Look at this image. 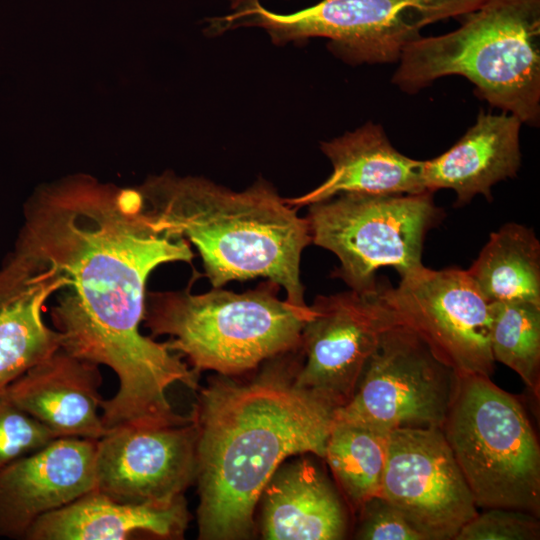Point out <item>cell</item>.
I'll list each match as a JSON object with an SVG mask.
<instances>
[{"mask_svg":"<svg viewBox=\"0 0 540 540\" xmlns=\"http://www.w3.org/2000/svg\"><path fill=\"white\" fill-rule=\"evenodd\" d=\"M17 248L64 279L50 309L61 348L105 365L118 377L103 400L105 428L186 421L168 397L175 384L198 388V375L166 342L141 332L146 284L159 266L191 263L190 243L160 228L139 188L74 175L38 188L24 209Z\"/></svg>","mask_w":540,"mask_h":540,"instance_id":"1","label":"cell"},{"mask_svg":"<svg viewBox=\"0 0 540 540\" xmlns=\"http://www.w3.org/2000/svg\"><path fill=\"white\" fill-rule=\"evenodd\" d=\"M300 362L298 348L251 378L217 374L199 391L190 415L199 539L251 538L260 496L280 465L297 455L324 458L338 406L297 385Z\"/></svg>","mask_w":540,"mask_h":540,"instance_id":"2","label":"cell"},{"mask_svg":"<svg viewBox=\"0 0 540 540\" xmlns=\"http://www.w3.org/2000/svg\"><path fill=\"white\" fill-rule=\"evenodd\" d=\"M138 188L156 224L196 247L214 288L263 277L283 288L290 304L309 308L300 277L302 252L312 243L308 222L270 182L234 191L164 172Z\"/></svg>","mask_w":540,"mask_h":540,"instance_id":"3","label":"cell"},{"mask_svg":"<svg viewBox=\"0 0 540 540\" xmlns=\"http://www.w3.org/2000/svg\"><path fill=\"white\" fill-rule=\"evenodd\" d=\"M446 34L405 47L392 83L417 93L444 76L460 75L479 97L522 124L540 118V0H484Z\"/></svg>","mask_w":540,"mask_h":540,"instance_id":"4","label":"cell"},{"mask_svg":"<svg viewBox=\"0 0 540 540\" xmlns=\"http://www.w3.org/2000/svg\"><path fill=\"white\" fill-rule=\"evenodd\" d=\"M270 280L236 293L214 288L202 294L184 290L149 292L143 325L150 336L167 335L168 347L197 373L237 376L300 347L310 314L277 293Z\"/></svg>","mask_w":540,"mask_h":540,"instance_id":"5","label":"cell"},{"mask_svg":"<svg viewBox=\"0 0 540 540\" xmlns=\"http://www.w3.org/2000/svg\"><path fill=\"white\" fill-rule=\"evenodd\" d=\"M440 429L477 507L540 516V447L518 399L488 376L457 373Z\"/></svg>","mask_w":540,"mask_h":540,"instance_id":"6","label":"cell"},{"mask_svg":"<svg viewBox=\"0 0 540 540\" xmlns=\"http://www.w3.org/2000/svg\"><path fill=\"white\" fill-rule=\"evenodd\" d=\"M484 0H321L305 9L281 14L259 0L215 17L218 33L238 27L263 28L276 45L329 39V49L351 64L398 62L428 25L458 19Z\"/></svg>","mask_w":540,"mask_h":540,"instance_id":"7","label":"cell"},{"mask_svg":"<svg viewBox=\"0 0 540 540\" xmlns=\"http://www.w3.org/2000/svg\"><path fill=\"white\" fill-rule=\"evenodd\" d=\"M433 192L340 193L308 205L311 242L335 254V276L352 290L377 289L376 271L393 267L401 277L421 268L424 240L440 217Z\"/></svg>","mask_w":540,"mask_h":540,"instance_id":"8","label":"cell"},{"mask_svg":"<svg viewBox=\"0 0 540 540\" xmlns=\"http://www.w3.org/2000/svg\"><path fill=\"white\" fill-rule=\"evenodd\" d=\"M456 382L457 372L398 323L383 334L352 398L338 407L335 419L385 433L441 428Z\"/></svg>","mask_w":540,"mask_h":540,"instance_id":"9","label":"cell"},{"mask_svg":"<svg viewBox=\"0 0 540 540\" xmlns=\"http://www.w3.org/2000/svg\"><path fill=\"white\" fill-rule=\"evenodd\" d=\"M381 295L398 323L418 335L433 354L457 373L490 377L491 303L466 270L424 265L401 277Z\"/></svg>","mask_w":540,"mask_h":540,"instance_id":"10","label":"cell"},{"mask_svg":"<svg viewBox=\"0 0 540 540\" xmlns=\"http://www.w3.org/2000/svg\"><path fill=\"white\" fill-rule=\"evenodd\" d=\"M396 324L381 285L317 296L301 332L297 385L345 405L383 334Z\"/></svg>","mask_w":540,"mask_h":540,"instance_id":"11","label":"cell"},{"mask_svg":"<svg viewBox=\"0 0 540 540\" xmlns=\"http://www.w3.org/2000/svg\"><path fill=\"white\" fill-rule=\"evenodd\" d=\"M425 540H455L477 505L440 428L388 433L381 492Z\"/></svg>","mask_w":540,"mask_h":540,"instance_id":"12","label":"cell"},{"mask_svg":"<svg viewBox=\"0 0 540 540\" xmlns=\"http://www.w3.org/2000/svg\"><path fill=\"white\" fill-rule=\"evenodd\" d=\"M96 490L124 503H166L184 496L196 477L192 420L126 425L97 440Z\"/></svg>","mask_w":540,"mask_h":540,"instance_id":"13","label":"cell"},{"mask_svg":"<svg viewBox=\"0 0 540 540\" xmlns=\"http://www.w3.org/2000/svg\"><path fill=\"white\" fill-rule=\"evenodd\" d=\"M97 440L59 437L0 472V537L21 538L40 517L96 490Z\"/></svg>","mask_w":540,"mask_h":540,"instance_id":"14","label":"cell"},{"mask_svg":"<svg viewBox=\"0 0 540 540\" xmlns=\"http://www.w3.org/2000/svg\"><path fill=\"white\" fill-rule=\"evenodd\" d=\"M64 283L49 263L17 247L0 268V393L61 348L43 313Z\"/></svg>","mask_w":540,"mask_h":540,"instance_id":"15","label":"cell"},{"mask_svg":"<svg viewBox=\"0 0 540 540\" xmlns=\"http://www.w3.org/2000/svg\"><path fill=\"white\" fill-rule=\"evenodd\" d=\"M99 365L59 348L14 380L3 393L57 438L99 440L103 425Z\"/></svg>","mask_w":540,"mask_h":540,"instance_id":"16","label":"cell"},{"mask_svg":"<svg viewBox=\"0 0 540 540\" xmlns=\"http://www.w3.org/2000/svg\"><path fill=\"white\" fill-rule=\"evenodd\" d=\"M516 116L481 111L476 122L446 152L421 163L425 191L453 190L457 204L476 195L491 199V188L514 177L521 165L520 129Z\"/></svg>","mask_w":540,"mask_h":540,"instance_id":"17","label":"cell"},{"mask_svg":"<svg viewBox=\"0 0 540 540\" xmlns=\"http://www.w3.org/2000/svg\"><path fill=\"white\" fill-rule=\"evenodd\" d=\"M330 160V176L313 190L285 201L300 208L340 193L416 194L425 192L420 160L409 158L390 143L383 128L371 122L320 143ZM430 192V191H429Z\"/></svg>","mask_w":540,"mask_h":540,"instance_id":"18","label":"cell"},{"mask_svg":"<svg viewBox=\"0 0 540 540\" xmlns=\"http://www.w3.org/2000/svg\"><path fill=\"white\" fill-rule=\"evenodd\" d=\"M259 502L263 539L339 540L346 535L347 519L341 500L309 458L281 464Z\"/></svg>","mask_w":540,"mask_h":540,"instance_id":"19","label":"cell"},{"mask_svg":"<svg viewBox=\"0 0 540 540\" xmlns=\"http://www.w3.org/2000/svg\"><path fill=\"white\" fill-rule=\"evenodd\" d=\"M183 497L166 503L116 501L94 490L38 520L26 540H126L143 532L179 539L190 521Z\"/></svg>","mask_w":540,"mask_h":540,"instance_id":"20","label":"cell"},{"mask_svg":"<svg viewBox=\"0 0 540 540\" xmlns=\"http://www.w3.org/2000/svg\"><path fill=\"white\" fill-rule=\"evenodd\" d=\"M466 271L490 303L540 305V243L534 231L524 225L509 222L491 233Z\"/></svg>","mask_w":540,"mask_h":540,"instance_id":"21","label":"cell"},{"mask_svg":"<svg viewBox=\"0 0 540 540\" xmlns=\"http://www.w3.org/2000/svg\"><path fill=\"white\" fill-rule=\"evenodd\" d=\"M387 440L388 433L335 419L324 459L355 513L367 500L380 495Z\"/></svg>","mask_w":540,"mask_h":540,"instance_id":"22","label":"cell"},{"mask_svg":"<svg viewBox=\"0 0 540 540\" xmlns=\"http://www.w3.org/2000/svg\"><path fill=\"white\" fill-rule=\"evenodd\" d=\"M490 347L500 362L534 391L539 387L540 305L524 301L491 303Z\"/></svg>","mask_w":540,"mask_h":540,"instance_id":"23","label":"cell"},{"mask_svg":"<svg viewBox=\"0 0 540 540\" xmlns=\"http://www.w3.org/2000/svg\"><path fill=\"white\" fill-rule=\"evenodd\" d=\"M55 438L50 430L0 393V472Z\"/></svg>","mask_w":540,"mask_h":540,"instance_id":"24","label":"cell"},{"mask_svg":"<svg viewBox=\"0 0 540 540\" xmlns=\"http://www.w3.org/2000/svg\"><path fill=\"white\" fill-rule=\"evenodd\" d=\"M540 522L536 515L511 508H486L467 522L455 540H538Z\"/></svg>","mask_w":540,"mask_h":540,"instance_id":"25","label":"cell"},{"mask_svg":"<svg viewBox=\"0 0 540 540\" xmlns=\"http://www.w3.org/2000/svg\"><path fill=\"white\" fill-rule=\"evenodd\" d=\"M355 538L360 540H425L382 495L367 500L357 512Z\"/></svg>","mask_w":540,"mask_h":540,"instance_id":"26","label":"cell"},{"mask_svg":"<svg viewBox=\"0 0 540 540\" xmlns=\"http://www.w3.org/2000/svg\"><path fill=\"white\" fill-rule=\"evenodd\" d=\"M232 11L245 7L256 0H228Z\"/></svg>","mask_w":540,"mask_h":540,"instance_id":"27","label":"cell"}]
</instances>
